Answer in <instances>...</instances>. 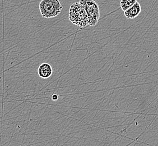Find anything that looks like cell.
I'll return each instance as SVG.
<instances>
[{
  "mask_svg": "<svg viewBox=\"0 0 158 146\" xmlns=\"http://www.w3.org/2000/svg\"><path fill=\"white\" fill-rule=\"evenodd\" d=\"M69 14L70 21L79 27L84 28L90 24L87 12L80 2H75L70 6Z\"/></svg>",
  "mask_w": 158,
  "mask_h": 146,
  "instance_id": "obj_1",
  "label": "cell"
},
{
  "mask_svg": "<svg viewBox=\"0 0 158 146\" xmlns=\"http://www.w3.org/2000/svg\"><path fill=\"white\" fill-rule=\"evenodd\" d=\"M39 7L42 16L47 19L58 15L63 8L60 0H42Z\"/></svg>",
  "mask_w": 158,
  "mask_h": 146,
  "instance_id": "obj_2",
  "label": "cell"
},
{
  "mask_svg": "<svg viewBox=\"0 0 158 146\" xmlns=\"http://www.w3.org/2000/svg\"><path fill=\"white\" fill-rule=\"evenodd\" d=\"M79 2L85 7L88 15L90 26L96 25L100 18V10L94 0H80Z\"/></svg>",
  "mask_w": 158,
  "mask_h": 146,
  "instance_id": "obj_3",
  "label": "cell"
},
{
  "mask_svg": "<svg viewBox=\"0 0 158 146\" xmlns=\"http://www.w3.org/2000/svg\"><path fill=\"white\" fill-rule=\"evenodd\" d=\"M53 69L51 65L48 63H43L38 69V74L40 78L47 79L52 75Z\"/></svg>",
  "mask_w": 158,
  "mask_h": 146,
  "instance_id": "obj_4",
  "label": "cell"
},
{
  "mask_svg": "<svg viewBox=\"0 0 158 146\" xmlns=\"http://www.w3.org/2000/svg\"><path fill=\"white\" fill-rule=\"evenodd\" d=\"M141 11V7L139 2H137L133 6L124 11L125 16L127 19H132L136 18Z\"/></svg>",
  "mask_w": 158,
  "mask_h": 146,
  "instance_id": "obj_5",
  "label": "cell"
},
{
  "mask_svg": "<svg viewBox=\"0 0 158 146\" xmlns=\"http://www.w3.org/2000/svg\"><path fill=\"white\" fill-rule=\"evenodd\" d=\"M137 0H121L120 5L121 9L125 11L131 7L133 6L135 3L137 2Z\"/></svg>",
  "mask_w": 158,
  "mask_h": 146,
  "instance_id": "obj_6",
  "label": "cell"
},
{
  "mask_svg": "<svg viewBox=\"0 0 158 146\" xmlns=\"http://www.w3.org/2000/svg\"><path fill=\"white\" fill-rule=\"evenodd\" d=\"M58 98H59V96H58V94H56V93H55L52 96V99L53 100L57 101L58 100Z\"/></svg>",
  "mask_w": 158,
  "mask_h": 146,
  "instance_id": "obj_7",
  "label": "cell"
}]
</instances>
